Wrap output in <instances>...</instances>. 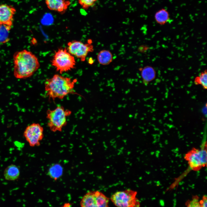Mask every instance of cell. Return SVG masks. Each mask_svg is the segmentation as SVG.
Listing matches in <instances>:
<instances>
[{
    "instance_id": "obj_1",
    "label": "cell",
    "mask_w": 207,
    "mask_h": 207,
    "mask_svg": "<svg viewBox=\"0 0 207 207\" xmlns=\"http://www.w3.org/2000/svg\"><path fill=\"white\" fill-rule=\"evenodd\" d=\"M13 61L14 74L17 78L30 77L40 67L37 57L32 52L26 49L15 53Z\"/></svg>"
},
{
    "instance_id": "obj_2",
    "label": "cell",
    "mask_w": 207,
    "mask_h": 207,
    "mask_svg": "<svg viewBox=\"0 0 207 207\" xmlns=\"http://www.w3.org/2000/svg\"><path fill=\"white\" fill-rule=\"evenodd\" d=\"M76 79L72 80L69 77L58 74L45 81V88L46 95L49 99H63L69 94L73 93Z\"/></svg>"
},
{
    "instance_id": "obj_3",
    "label": "cell",
    "mask_w": 207,
    "mask_h": 207,
    "mask_svg": "<svg viewBox=\"0 0 207 207\" xmlns=\"http://www.w3.org/2000/svg\"><path fill=\"white\" fill-rule=\"evenodd\" d=\"M71 111L65 109L62 106H58L53 110L48 109L46 111L47 125L52 132H60L67 124V118Z\"/></svg>"
},
{
    "instance_id": "obj_4",
    "label": "cell",
    "mask_w": 207,
    "mask_h": 207,
    "mask_svg": "<svg viewBox=\"0 0 207 207\" xmlns=\"http://www.w3.org/2000/svg\"><path fill=\"white\" fill-rule=\"evenodd\" d=\"M51 63V65L60 74L74 68L76 64L74 57L66 48L59 49L56 51Z\"/></svg>"
},
{
    "instance_id": "obj_5",
    "label": "cell",
    "mask_w": 207,
    "mask_h": 207,
    "mask_svg": "<svg viewBox=\"0 0 207 207\" xmlns=\"http://www.w3.org/2000/svg\"><path fill=\"white\" fill-rule=\"evenodd\" d=\"M137 192L128 189L117 191L112 195L110 199L116 206L121 207H138L140 206L136 198Z\"/></svg>"
},
{
    "instance_id": "obj_6",
    "label": "cell",
    "mask_w": 207,
    "mask_h": 207,
    "mask_svg": "<svg viewBox=\"0 0 207 207\" xmlns=\"http://www.w3.org/2000/svg\"><path fill=\"white\" fill-rule=\"evenodd\" d=\"M109 198L98 191H90L84 195L80 205L82 207H108Z\"/></svg>"
},
{
    "instance_id": "obj_7",
    "label": "cell",
    "mask_w": 207,
    "mask_h": 207,
    "mask_svg": "<svg viewBox=\"0 0 207 207\" xmlns=\"http://www.w3.org/2000/svg\"><path fill=\"white\" fill-rule=\"evenodd\" d=\"M43 127L39 124L33 123L26 127L23 135L30 146H38L43 138Z\"/></svg>"
},
{
    "instance_id": "obj_8",
    "label": "cell",
    "mask_w": 207,
    "mask_h": 207,
    "mask_svg": "<svg viewBox=\"0 0 207 207\" xmlns=\"http://www.w3.org/2000/svg\"><path fill=\"white\" fill-rule=\"evenodd\" d=\"M207 153L206 149L201 150L193 148L187 154L185 159L188 161L189 164L193 170H199L202 167L207 165Z\"/></svg>"
},
{
    "instance_id": "obj_9",
    "label": "cell",
    "mask_w": 207,
    "mask_h": 207,
    "mask_svg": "<svg viewBox=\"0 0 207 207\" xmlns=\"http://www.w3.org/2000/svg\"><path fill=\"white\" fill-rule=\"evenodd\" d=\"M91 42L85 44L81 41L73 40L67 43V50L72 55L76 56L81 61L84 62L88 53L93 51Z\"/></svg>"
},
{
    "instance_id": "obj_10",
    "label": "cell",
    "mask_w": 207,
    "mask_h": 207,
    "mask_svg": "<svg viewBox=\"0 0 207 207\" xmlns=\"http://www.w3.org/2000/svg\"><path fill=\"white\" fill-rule=\"evenodd\" d=\"M16 12L15 9L11 6L4 4L0 5V24L11 26Z\"/></svg>"
},
{
    "instance_id": "obj_11",
    "label": "cell",
    "mask_w": 207,
    "mask_h": 207,
    "mask_svg": "<svg viewBox=\"0 0 207 207\" xmlns=\"http://www.w3.org/2000/svg\"><path fill=\"white\" fill-rule=\"evenodd\" d=\"M48 8L60 13L64 12L70 4L68 0H45Z\"/></svg>"
},
{
    "instance_id": "obj_12",
    "label": "cell",
    "mask_w": 207,
    "mask_h": 207,
    "mask_svg": "<svg viewBox=\"0 0 207 207\" xmlns=\"http://www.w3.org/2000/svg\"><path fill=\"white\" fill-rule=\"evenodd\" d=\"M141 75L143 83L147 85L156 78V72L155 69L152 66H147L142 68Z\"/></svg>"
},
{
    "instance_id": "obj_13",
    "label": "cell",
    "mask_w": 207,
    "mask_h": 207,
    "mask_svg": "<svg viewBox=\"0 0 207 207\" xmlns=\"http://www.w3.org/2000/svg\"><path fill=\"white\" fill-rule=\"evenodd\" d=\"M20 174L19 168L15 165L11 164L5 170L4 176L5 178L8 181H14L17 179Z\"/></svg>"
},
{
    "instance_id": "obj_14",
    "label": "cell",
    "mask_w": 207,
    "mask_h": 207,
    "mask_svg": "<svg viewBox=\"0 0 207 207\" xmlns=\"http://www.w3.org/2000/svg\"><path fill=\"white\" fill-rule=\"evenodd\" d=\"M97 59L99 63L103 65L109 64L112 61V55L109 51L106 50H101L98 53Z\"/></svg>"
},
{
    "instance_id": "obj_15",
    "label": "cell",
    "mask_w": 207,
    "mask_h": 207,
    "mask_svg": "<svg viewBox=\"0 0 207 207\" xmlns=\"http://www.w3.org/2000/svg\"><path fill=\"white\" fill-rule=\"evenodd\" d=\"M154 18L157 23L160 25H163L169 21V14L166 9H162L156 13Z\"/></svg>"
},
{
    "instance_id": "obj_16",
    "label": "cell",
    "mask_w": 207,
    "mask_h": 207,
    "mask_svg": "<svg viewBox=\"0 0 207 207\" xmlns=\"http://www.w3.org/2000/svg\"><path fill=\"white\" fill-rule=\"evenodd\" d=\"M11 28V26L0 24V43H4L9 40V33Z\"/></svg>"
},
{
    "instance_id": "obj_17",
    "label": "cell",
    "mask_w": 207,
    "mask_h": 207,
    "mask_svg": "<svg viewBox=\"0 0 207 207\" xmlns=\"http://www.w3.org/2000/svg\"><path fill=\"white\" fill-rule=\"evenodd\" d=\"M194 83L196 85H200L203 88L206 89L207 88V70L202 72L199 75L194 79Z\"/></svg>"
},
{
    "instance_id": "obj_18",
    "label": "cell",
    "mask_w": 207,
    "mask_h": 207,
    "mask_svg": "<svg viewBox=\"0 0 207 207\" xmlns=\"http://www.w3.org/2000/svg\"><path fill=\"white\" fill-rule=\"evenodd\" d=\"M97 0H78L79 3L85 9L92 6Z\"/></svg>"
},
{
    "instance_id": "obj_19",
    "label": "cell",
    "mask_w": 207,
    "mask_h": 207,
    "mask_svg": "<svg viewBox=\"0 0 207 207\" xmlns=\"http://www.w3.org/2000/svg\"><path fill=\"white\" fill-rule=\"evenodd\" d=\"M186 203L187 207H201L199 201V198L197 196H193L192 200H188Z\"/></svg>"
},
{
    "instance_id": "obj_20",
    "label": "cell",
    "mask_w": 207,
    "mask_h": 207,
    "mask_svg": "<svg viewBox=\"0 0 207 207\" xmlns=\"http://www.w3.org/2000/svg\"><path fill=\"white\" fill-rule=\"evenodd\" d=\"M200 206L206 207L207 206V198L206 195L203 197L202 200L200 201Z\"/></svg>"
}]
</instances>
